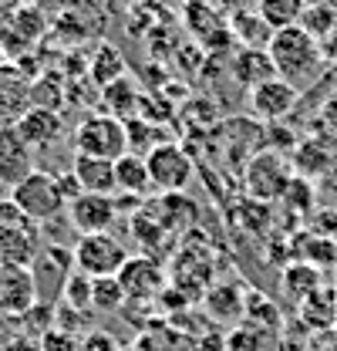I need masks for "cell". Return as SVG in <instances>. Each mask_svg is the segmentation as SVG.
Wrapping results in <instances>:
<instances>
[{
    "label": "cell",
    "instance_id": "6da1fadb",
    "mask_svg": "<svg viewBox=\"0 0 337 351\" xmlns=\"http://www.w3.org/2000/svg\"><path fill=\"white\" fill-rule=\"evenodd\" d=\"M266 54H270V61H273L277 78L290 82L294 88H307L321 75V68H324L321 41L310 38L300 24L273 31V38L266 44Z\"/></svg>",
    "mask_w": 337,
    "mask_h": 351
},
{
    "label": "cell",
    "instance_id": "7a4b0ae2",
    "mask_svg": "<svg viewBox=\"0 0 337 351\" xmlns=\"http://www.w3.org/2000/svg\"><path fill=\"white\" fill-rule=\"evenodd\" d=\"M10 203L31 219V223H51L54 217H61L68 210V196H64V186H61V176L54 173H34L27 176L24 182H17L10 189Z\"/></svg>",
    "mask_w": 337,
    "mask_h": 351
},
{
    "label": "cell",
    "instance_id": "3957f363",
    "mask_svg": "<svg viewBox=\"0 0 337 351\" xmlns=\"http://www.w3.org/2000/svg\"><path fill=\"white\" fill-rule=\"evenodd\" d=\"M75 142V156H91V159H122L128 152V132L125 122L108 115V112H98V115H88L82 125L71 135Z\"/></svg>",
    "mask_w": 337,
    "mask_h": 351
},
{
    "label": "cell",
    "instance_id": "277c9868",
    "mask_svg": "<svg viewBox=\"0 0 337 351\" xmlns=\"http://www.w3.org/2000/svg\"><path fill=\"white\" fill-rule=\"evenodd\" d=\"M38 250V223L24 217L10 199L0 203V267H27Z\"/></svg>",
    "mask_w": 337,
    "mask_h": 351
},
{
    "label": "cell",
    "instance_id": "5b68a950",
    "mask_svg": "<svg viewBox=\"0 0 337 351\" xmlns=\"http://www.w3.org/2000/svg\"><path fill=\"white\" fill-rule=\"evenodd\" d=\"M294 166L284 152L277 149H266L260 156H253L250 166H247V193L250 199H260V203H273V199H284V193L290 189L294 182Z\"/></svg>",
    "mask_w": 337,
    "mask_h": 351
},
{
    "label": "cell",
    "instance_id": "8992f818",
    "mask_svg": "<svg viewBox=\"0 0 337 351\" xmlns=\"http://www.w3.org/2000/svg\"><path fill=\"white\" fill-rule=\"evenodd\" d=\"M71 254H75V267L88 277H118V270L128 261L125 243L112 233H88L71 247Z\"/></svg>",
    "mask_w": 337,
    "mask_h": 351
},
{
    "label": "cell",
    "instance_id": "52a82bcc",
    "mask_svg": "<svg viewBox=\"0 0 337 351\" xmlns=\"http://www.w3.org/2000/svg\"><path fill=\"white\" fill-rule=\"evenodd\" d=\"M145 166H149V176H152V189H159L166 196L168 193H182L192 182V173H196L192 159L175 142H162L152 152H145Z\"/></svg>",
    "mask_w": 337,
    "mask_h": 351
},
{
    "label": "cell",
    "instance_id": "ba28073f",
    "mask_svg": "<svg viewBox=\"0 0 337 351\" xmlns=\"http://www.w3.org/2000/svg\"><path fill=\"white\" fill-rule=\"evenodd\" d=\"M118 280H122V291H125L128 301H159L168 291V277L166 270L152 257H128L125 267L118 270Z\"/></svg>",
    "mask_w": 337,
    "mask_h": 351
},
{
    "label": "cell",
    "instance_id": "9c48e42d",
    "mask_svg": "<svg viewBox=\"0 0 337 351\" xmlns=\"http://www.w3.org/2000/svg\"><path fill=\"white\" fill-rule=\"evenodd\" d=\"M31 75L14 64V61H0V129L17 125L27 112H31Z\"/></svg>",
    "mask_w": 337,
    "mask_h": 351
},
{
    "label": "cell",
    "instance_id": "30bf717a",
    "mask_svg": "<svg viewBox=\"0 0 337 351\" xmlns=\"http://www.w3.org/2000/svg\"><path fill=\"white\" fill-rule=\"evenodd\" d=\"M297 101H300V88H294L290 82H284V78H277V75L266 78V82H260L256 88H250L253 115H256L260 122H270V125L284 122L297 108Z\"/></svg>",
    "mask_w": 337,
    "mask_h": 351
},
{
    "label": "cell",
    "instance_id": "8fae6325",
    "mask_svg": "<svg viewBox=\"0 0 337 351\" xmlns=\"http://www.w3.org/2000/svg\"><path fill=\"white\" fill-rule=\"evenodd\" d=\"M118 217L115 196H98V193H82L68 203V219L71 226L88 237V233H112V223Z\"/></svg>",
    "mask_w": 337,
    "mask_h": 351
},
{
    "label": "cell",
    "instance_id": "7c38bea8",
    "mask_svg": "<svg viewBox=\"0 0 337 351\" xmlns=\"http://www.w3.org/2000/svg\"><path fill=\"white\" fill-rule=\"evenodd\" d=\"M34 149L27 145V138L17 132V125L0 129V186L14 189L17 182H24L27 176L34 173Z\"/></svg>",
    "mask_w": 337,
    "mask_h": 351
},
{
    "label": "cell",
    "instance_id": "4fadbf2b",
    "mask_svg": "<svg viewBox=\"0 0 337 351\" xmlns=\"http://www.w3.org/2000/svg\"><path fill=\"white\" fill-rule=\"evenodd\" d=\"M34 277L27 267H0V311L17 314L34 304Z\"/></svg>",
    "mask_w": 337,
    "mask_h": 351
},
{
    "label": "cell",
    "instance_id": "5bb4252c",
    "mask_svg": "<svg viewBox=\"0 0 337 351\" xmlns=\"http://www.w3.org/2000/svg\"><path fill=\"white\" fill-rule=\"evenodd\" d=\"M203 307L210 314V321H216L219 328H233L243 321V311H247V298L236 284H216L206 291Z\"/></svg>",
    "mask_w": 337,
    "mask_h": 351
},
{
    "label": "cell",
    "instance_id": "9a60e30c",
    "mask_svg": "<svg viewBox=\"0 0 337 351\" xmlns=\"http://www.w3.org/2000/svg\"><path fill=\"white\" fill-rule=\"evenodd\" d=\"M71 176L78 182L82 193H98V196H115V162L108 159H91V156H75Z\"/></svg>",
    "mask_w": 337,
    "mask_h": 351
},
{
    "label": "cell",
    "instance_id": "2e32d148",
    "mask_svg": "<svg viewBox=\"0 0 337 351\" xmlns=\"http://www.w3.org/2000/svg\"><path fill=\"white\" fill-rule=\"evenodd\" d=\"M17 132L27 138V145L38 152V149H47L61 138L64 132V119L61 112H51V108H31L21 122H17Z\"/></svg>",
    "mask_w": 337,
    "mask_h": 351
},
{
    "label": "cell",
    "instance_id": "e0dca14e",
    "mask_svg": "<svg viewBox=\"0 0 337 351\" xmlns=\"http://www.w3.org/2000/svg\"><path fill=\"white\" fill-rule=\"evenodd\" d=\"M300 324L310 331H334L337 328V287H321L317 294H310L303 304L297 307Z\"/></svg>",
    "mask_w": 337,
    "mask_h": 351
},
{
    "label": "cell",
    "instance_id": "ac0fdd59",
    "mask_svg": "<svg viewBox=\"0 0 337 351\" xmlns=\"http://www.w3.org/2000/svg\"><path fill=\"white\" fill-rule=\"evenodd\" d=\"M280 284H284V294L300 307L310 294H317V291L324 287V270H317L314 263H307V261H294L284 267Z\"/></svg>",
    "mask_w": 337,
    "mask_h": 351
},
{
    "label": "cell",
    "instance_id": "d6986e66",
    "mask_svg": "<svg viewBox=\"0 0 337 351\" xmlns=\"http://www.w3.org/2000/svg\"><path fill=\"white\" fill-rule=\"evenodd\" d=\"M115 186H118V193L145 196L152 189V176H149V166H145V156L125 152L122 159H115Z\"/></svg>",
    "mask_w": 337,
    "mask_h": 351
},
{
    "label": "cell",
    "instance_id": "ffe728a7",
    "mask_svg": "<svg viewBox=\"0 0 337 351\" xmlns=\"http://www.w3.org/2000/svg\"><path fill=\"white\" fill-rule=\"evenodd\" d=\"M233 71H236V78L247 88H256L260 82H266V78L277 75V71H273V61H270V54H266L263 47H247L243 54H236Z\"/></svg>",
    "mask_w": 337,
    "mask_h": 351
},
{
    "label": "cell",
    "instance_id": "44dd1931",
    "mask_svg": "<svg viewBox=\"0 0 337 351\" xmlns=\"http://www.w3.org/2000/svg\"><path fill=\"white\" fill-rule=\"evenodd\" d=\"M277 341H280L277 335H270L256 324H247V321H240L226 331V351H277Z\"/></svg>",
    "mask_w": 337,
    "mask_h": 351
},
{
    "label": "cell",
    "instance_id": "7402d4cb",
    "mask_svg": "<svg viewBox=\"0 0 337 351\" xmlns=\"http://www.w3.org/2000/svg\"><path fill=\"white\" fill-rule=\"evenodd\" d=\"M88 75L98 88L115 85L118 78H125V58L112 47V44H101L95 54H91V64H88Z\"/></svg>",
    "mask_w": 337,
    "mask_h": 351
},
{
    "label": "cell",
    "instance_id": "603a6c76",
    "mask_svg": "<svg viewBox=\"0 0 337 351\" xmlns=\"http://www.w3.org/2000/svg\"><path fill=\"white\" fill-rule=\"evenodd\" d=\"M300 243V261L314 263L317 270H334L337 267V240L324 233H303L297 237Z\"/></svg>",
    "mask_w": 337,
    "mask_h": 351
},
{
    "label": "cell",
    "instance_id": "cb8c5ba5",
    "mask_svg": "<svg viewBox=\"0 0 337 351\" xmlns=\"http://www.w3.org/2000/svg\"><path fill=\"white\" fill-rule=\"evenodd\" d=\"M243 321L263 328V331H270V335H277V338H280V331H284V314H280V307L273 304L270 298H263V294H247Z\"/></svg>",
    "mask_w": 337,
    "mask_h": 351
},
{
    "label": "cell",
    "instance_id": "d4e9b609",
    "mask_svg": "<svg viewBox=\"0 0 337 351\" xmlns=\"http://www.w3.org/2000/svg\"><path fill=\"white\" fill-rule=\"evenodd\" d=\"M331 162H334V159H331L327 145H321L317 138H310V142L297 145V152L290 156V166H294V173L303 176V179L324 173V169H331Z\"/></svg>",
    "mask_w": 337,
    "mask_h": 351
},
{
    "label": "cell",
    "instance_id": "484cf974",
    "mask_svg": "<svg viewBox=\"0 0 337 351\" xmlns=\"http://www.w3.org/2000/svg\"><path fill=\"white\" fill-rule=\"evenodd\" d=\"M303 10H307L303 0H260V10H256V14L266 21V27L280 31V27H294V24H300Z\"/></svg>",
    "mask_w": 337,
    "mask_h": 351
},
{
    "label": "cell",
    "instance_id": "4316f807",
    "mask_svg": "<svg viewBox=\"0 0 337 351\" xmlns=\"http://www.w3.org/2000/svg\"><path fill=\"white\" fill-rule=\"evenodd\" d=\"M128 304L125 291H122V280L118 277H95L91 280V311H101V314H115Z\"/></svg>",
    "mask_w": 337,
    "mask_h": 351
},
{
    "label": "cell",
    "instance_id": "83f0119b",
    "mask_svg": "<svg viewBox=\"0 0 337 351\" xmlns=\"http://www.w3.org/2000/svg\"><path fill=\"white\" fill-rule=\"evenodd\" d=\"M91 280L95 277H88L82 274L78 267L68 274V280H64V291H61V298H64V304L75 307V311H91Z\"/></svg>",
    "mask_w": 337,
    "mask_h": 351
},
{
    "label": "cell",
    "instance_id": "f1b7e54d",
    "mask_svg": "<svg viewBox=\"0 0 337 351\" xmlns=\"http://www.w3.org/2000/svg\"><path fill=\"white\" fill-rule=\"evenodd\" d=\"M334 24H337V14L327 7V3H317V7H307L303 10V17H300V27L310 34V38H327L331 31H334Z\"/></svg>",
    "mask_w": 337,
    "mask_h": 351
},
{
    "label": "cell",
    "instance_id": "f546056e",
    "mask_svg": "<svg viewBox=\"0 0 337 351\" xmlns=\"http://www.w3.org/2000/svg\"><path fill=\"white\" fill-rule=\"evenodd\" d=\"M64 105V88L61 82H51L47 78H34L31 82V108H51V112H61Z\"/></svg>",
    "mask_w": 337,
    "mask_h": 351
},
{
    "label": "cell",
    "instance_id": "4dcf8cb0",
    "mask_svg": "<svg viewBox=\"0 0 337 351\" xmlns=\"http://www.w3.org/2000/svg\"><path fill=\"white\" fill-rule=\"evenodd\" d=\"M101 98H105V105L112 108L108 115H115V119H118V115L125 112L128 105L135 101V85H132V78H128V75H125V78H118L115 85L101 88Z\"/></svg>",
    "mask_w": 337,
    "mask_h": 351
},
{
    "label": "cell",
    "instance_id": "1f68e13d",
    "mask_svg": "<svg viewBox=\"0 0 337 351\" xmlns=\"http://www.w3.org/2000/svg\"><path fill=\"white\" fill-rule=\"evenodd\" d=\"M78 351H122V345H118L108 331H91V335L82 341Z\"/></svg>",
    "mask_w": 337,
    "mask_h": 351
},
{
    "label": "cell",
    "instance_id": "d6a6232c",
    "mask_svg": "<svg viewBox=\"0 0 337 351\" xmlns=\"http://www.w3.org/2000/svg\"><path fill=\"white\" fill-rule=\"evenodd\" d=\"M321 122H324V125L337 135V91L327 98V101H324V108H321Z\"/></svg>",
    "mask_w": 337,
    "mask_h": 351
},
{
    "label": "cell",
    "instance_id": "836d02e7",
    "mask_svg": "<svg viewBox=\"0 0 337 351\" xmlns=\"http://www.w3.org/2000/svg\"><path fill=\"white\" fill-rule=\"evenodd\" d=\"M324 351H337V335H331V341L324 345Z\"/></svg>",
    "mask_w": 337,
    "mask_h": 351
},
{
    "label": "cell",
    "instance_id": "e575fe53",
    "mask_svg": "<svg viewBox=\"0 0 337 351\" xmlns=\"http://www.w3.org/2000/svg\"><path fill=\"white\" fill-rule=\"evenodd\" d=\"M307 7H317V3H327V0H303Z\"/></svg>",
    "mask_w": 337,
    "mask_h": 351
},
{
    "label": "cell",
    "instance_id": "d590c367",
    "mask_svg": "<svg viewBox=\"0 0 337 351\" xmlns=\"http://www.w3.org/2000/svg\"><path fill=\"white\" fill-rule=\"evenodd\" d=\"M0 61H7V58H3V47H0Z\"/></svg>",
    "mask_w": 337,
    "mask_h": 351
}]
</instances>
